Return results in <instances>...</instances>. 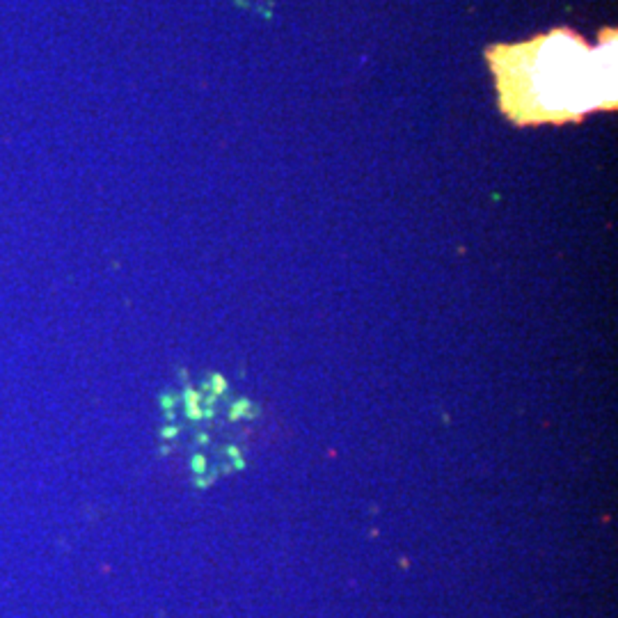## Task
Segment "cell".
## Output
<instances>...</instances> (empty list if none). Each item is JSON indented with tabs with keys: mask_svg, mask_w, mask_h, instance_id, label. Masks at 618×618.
Wrapping results in <instances>:
<instances>
[{
	"mask_svg": "<svg viewBox=\"0 0 618 618\" xmlns=\"http://www.w3.org/2000/svg\"><path fill=\"white\" fill-rule=\"evenodd\" d=\"M488 62L500 108L517 126L571 124L616 108V33L591 48L575 30L559 28L517 46H493Z\"/></svg>",
	"mask_w": 618,
	"mask_h": 618,
	"instance_id": "cell-1",
	"label": "cell"
},
{
	"mask_svg": "<svg viewBox=\"0 0 618 618\" xmlns=\"http://www.w3.org/2000/svg\"><path fill=\"white\" fill-rule=\"evenodd\" d=\"M181 401H184V412L191 422H202L204 420V408H202V392L195 390V387H184V394H181Z\"/></svg>",
	"mask_w": 618,
	"mask_h": 618,
	"instance_id": "cell-2",
	"label": "cell"
},
{
	"mask_svg": "<svg viewBox=\"0 0 618 618\" xmlns=\"http://www.w3.org/2000/svg\"><path fill=\"white\" fill-rule=\"evenodd\" d=\"M250 410H252V401H250V398H238V401H234L232 408H229V422L247 420V417H250Z\"/></svg>",
	"mask_w": 618,
	"mask_h": 618,
	"instance_id": "cell-3",
	"label": "cell"
},
{
	"mask_svg": "<svg viewBox=\"0 0 618 618\" xmlns=\"http://www.w3.org/2000/svg\"><path fill=\"white\" fill-rule=\"evenodd\" d=\"M208 392H211L213 396H225L227 394V378L223 373H211V378H208Z\"/></svg>",
	"mask_w": 618,
	"mask_h": 618,
	"instance_id": "cell-4",
	"label": "cell"
},
{
	"mask_svg": "<svg viewBox=\"0 0 618 618\" xmlns=\"http://www.w3.org/2000/svg\"><path fill=\"white\" fill-rule=\"evenodd\" d=\"M225 454L229 458V465H232L234 470H245V456H243V451L238 449L236 444H229L227 449H225Z\"/></svg>",
	"mask_w": 618,
	"mask_h": 618,
	"instance_id": "cell-5",
	"label": "cell"
},
{
	"mask_svg": "<svg viewBox=\"0 0 618 618\" xmlns=\"http://www.w3.org/2000/svg\"><path fill=\"white\" fill-rule=\"evenodd\" d=\"M188 465H191V472H193L195 476H202V474H206V470H208V461H206V456H204V454H195Z\"/></svg>",
	"mask_w": 618,
	"mask_h": 618,
	"instance_id": "cell-6",
	"label": "cell"
},
{
	"mask_svg": "<svg viewBox=\"0 0 618 618\" xmlns=\"http://www.w3.org/2000/svg\"><path fill=\"white\" fill-rule=\"evenodd\" d=\"M176 403H179V396H174V394H169V392L161 394V408H163V412H165V415H169V412H174V408H176Z\"/></svg>",
	"mask_w": 618,
	"mask_h": 618,
	"instance_id": "cell-7",
	"label": "cell"
},
{
	"mask_svg": "<svg viewBox=\"0 0 618 618\" xmlns=\"http://www.w3.org/2000/svg\"><path fill=\"white\" fill-rule=\"evenodd\" d=\"M179 433H181V428H179L176 424H165V426L161 428V437H163V442H172Z\"/></svg>",
	"mask_w": 618,
	"mask_h": 618,
	"instance_id": "cell-8",
	"label": "cell"
},
{
	"mask_svg": "<svg viewBox=\"0 0 618 618\" xmlns=\"http://www.w3.org/2000/svg\"><path fill=\"white\" fill-rule=\"evenodd\" d=\"M215 476H218V472H215V470H213L211 474L195 476V485H197V488H208V485H211V483L215 481Z\"/></svg>",
	"mask_w": 618,
	"mask_h": 618,
	"instance_id": "cell-9",
	"label": "cell"
},
{
	"mask_svg": "<svg viewBox=\"0 0 618 618\" xmlns=\"http://www.w3.org/2000/svg\"><path fill=\"white\" fill-rule=\"evenodd\" d=\"M197 440H199V444H206V442H208V437H206V435H199Z\"/></svg>",
	"mask_w": 618,
	"mask_h": 618,
	"instance_id": "cell-10",
	"label": "cell"
}]
</instances>
